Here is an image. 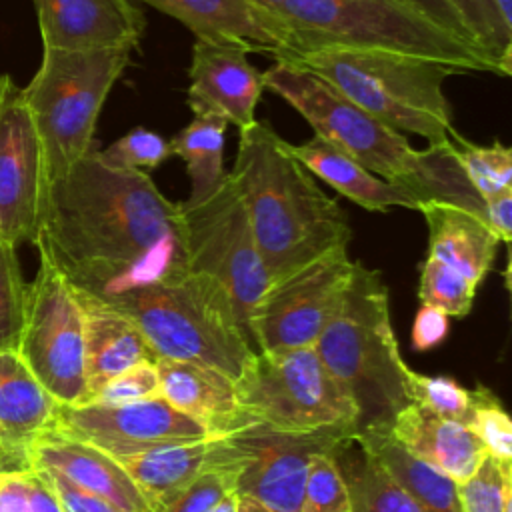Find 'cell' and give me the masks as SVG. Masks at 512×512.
I'll return each mask as SVG.
<instances>
[{
    "label": "cell",
    "instance_id": "1",
    "mask_svg": "<svg viewBox=\"0 0 512 512\" xmlns=\"http://www.w3.org/2000/svg\"><path fill=\"white\" fill-rule=\"evenodd\" d=\"M34 244L78 298L106 306L192 270L180 202L96 146L48 184Z\"/></svg>",
    "mask_w": 512,
    "mask_h": 512
},
{
    "label": "cell",
    "instance_id": "2",
    "mask_svg": "<svg viewBox=\"0 0 512 512\" xmlns=\"http://www.w3.org/2000/svg\"><path fill=\"white\" fill-rule=\"evenodd\" d=\"M238 148L230 174L270 282L348 248L352 226L342 206L292 156L266 122L238 130Z\"/></svg>",
    "mask_w": 512,
    "mask_h": 512
},
{
    "label": "cell",
    "instance_id": "3",
    "mask_svg": "<svg viewBox=\"0 0 512 512\" xmlns=\"http://www.w3.org/2000/svg\"><path fill=\"white\" fill-rule=\"evenodd\" d=\"M286 60L318 50H382L448 64L460 72L500 74L476 44L440 28L406 0H284Z\"/></svg>",
    "mask_w": 512,
    "mask_h": 512
},
{
    "label": "cell",
    "instance_id": "4",
    "mask_svg": "<svg viewBox=\"0 0 512 512\" xmlns=\"http://www.w3.org/2000/svg\"><path fill=\"white\" fill-rule=\"evenodd\" d=\"M322 364L358 410V432L390 426L408 404L404 362L390 320L388 286L380 270L356 262L350 284L314 344Z\"/></svg>",
    "mask_w": 512,
    "mask_h": 512
},
{
    "label": "cell",
    "instance_id": "5",
    "mask_svg": "<svg viewBox=\"0 0 512 512\" xmlns=\"http://www.w3.org/2000/svg\"><path fill=\"white\" fill-rule=\"evenodd\" d=\"M286 60L402 134L444 144L456 132L444 82L464 72L448 64L382 50H318Z\"/></svg>",
    "mask_w": 512,
    "mask_h": 512
},
{
    "label": "cell",
    "instance_id": "6",
    "mask_svg": "<svg viewBox=\"0 0 512 512\" xmlns=\"http://www.w3.org/2000/svg\"><path fill=\"white\" fill-rule=\"evenodd\" d=\"M110 308L138 326L156 358L200 362L236 380L254 356L228 292L208 274L190 270Z\"/></svg>",
    "mask_w": 512,
    "mask_h": 512
},
{
    "label": "cell",
    "instance_id": "7",
    "mask_svg": "<svg viewBox=\"0 0 512 512\" xmlns=\"http://www.w3.org/2000/svg\"><path fill=\"white\" fill-rule=\"evenodd\" d=\"M264 90L280 96L322 138L372 174L406 188L418 208L426 202L432 148L416 150L408 138L382 124L314 72L288 60H274L262 72Z\"/></svg>",
    "mask_w": 512,
    "mask_h": 512
},
{
    "label": "cell",
    "instance_id": "8",
    "mask_svg": "<svg viewBox=\"0 0 512 512\" xmlns=\"http://www.w3.org/2000/svg\"><path fill=\"white\" fill-rule=\"evenodd\" d=\"M132 50L44 48L40 68L22 96L42 144L48 184L94 148L100 110L130 64Z\"/></svg>",
    "mask_w": 512,
    "mask_h": 512
},
{
    "label": "cell",
    "instance_id": "9",
    "mask_svg": "<svg viewBox=\"0 0 512 512\" xmlns=\"http://www.w3.org/2000/svg\"><path fill=\"white\" fill-rule=\"evenodd\" d=\"M240 408L282 432H358V410L314 346L254 352L234 380Z\"/></svg>",
    "mask_w": 512,
    "mask_h": 512
},
{
    "label": "cell",
    "instance_id": "10",
    "mask_svg": "<svg viewBox=\"0 0 512 512\" xmlns=\"http://www.w3.org/2000/svg\"><path fill=\"white\" fill-rule=\"evenodd\" d=\"M180 210L190 268L212 276L224 286L234 314L250 340V318L270 286V276L230 174L210 198L198 204L180 202Z\"/></svg>",
    "mask_w": 512,
    "mask_h": 512
},
{
    "label": "cell",
    "instance_id": "11",
    "mask_svg": "<svg viewBox=\"0 0 512 512\" xmlns=\"http://www.w3.org/2000/svg\"><path fill=\"white\" fill-rule=\"evenodd\" d=\"M16 354L58 404L76 406L86 400L84 314L68 282L44 256L34 280L26 284Z\"/></svg>",
    "mask_w": 512,
    "mask_h": 512
},
{
    "label": "cell",
    "instance_id": "12",
    "mask_svg": "<svg viewBox=\"0 0 512 512\" xmlns=\"http://www.w3.org/2000/svg\"><path fill=\"white\" fill-rule=\"evenodd\" d=\"M348 432H282L250 424L212 440L210 456L234 472V492L274 512H300L310 462L316 454L338 452L352 442Z\"/></svg>",
    "mask_w": 512,
    "mask_h": 512
},
{
    "label": "cell",
    "instance_id": "13",
    "mask_svg": "<svg viewBox=\"0 0 512 512\" xmlns=\"http://www.w3.org/2000/svg\"><path fill=\"white\" fill-rule=\"evenodd\" d=\"M358 260L336 248L270 282L250 318L254 352L314 346L336 312Z\"/></svg>",
    "mask_w": 512,
    "mask_h": 512
},
{
    "label": "cell",
    "instance_id": "14",
    "mask_svg": "<svg viewBox=\"0 0 512 512\" xmlns=\"http://www.w3.org/2000/svg\"><path fill=\"white\" fill-rule=\"evenodd\" d=\"M44 152L12 76H0V238L36 242L46 198Z\"/></svg>",
    "mask_w": 512,
    "mask_h": 512
},
{
    "label": "cell",
    "instance_id": "15",
    "mask_svg": "<svg viewBox=\"0 0 512 512\" xmlns=\"http://www.w3.org/2000/svg\"><path fill=\"white\" fill-rule=\"evenodd\" d=\"M52 426L100 448L112 458L166 444L220 438L162 398L130 404H58Z\"/></svg>",
    "mask_w": 512,
    "mask_h": 512
},
{
    "label": "cell",
    "instance_id": "16",
    "mask_svg": "<svg viewBox=\"0 0 512 512\" xmlns=\"http://www.w3.org/2000/svg\"><path fill=\"white\" fill-rule=\"evenodd\" d=\"M248 50L210 40H194L188 68V106L192 116L216 114L238 130L256 122L264 92L262 72L248 60Z\"/></svg>",
    "mask_w": 512,
    "mask_h": 512
},
{
    "label": "cell",
    "instance_id": "17",
    "mask_svg": "<svg viewBox=\"0 0 512 512\" xmlns=\"http://www.w3.org/2000/svg\"><path fill=\"white\" fill-rule=\"evenodd\" d=\"M44 48H136L146 18L132 0H34Z\"/></svg>",
    "mask_w": 512,
    "mask_h": 512
},
{
    "label": "cell",
    "instance_id": "18",
    "mask_svg": "<svg viewBox=\"0 0 512 512\" xmlns=\"http://www.w3.org/2000/svg\"><path fill=\"white\" fill-rule=\"evenodd\" d=\"M22 458L24 466L52 470L124 512H150L144 496L110 454L52 424L24 446Z\"/></svg>",
    "mask_w": 512,
    "mask_h": 512
},
{
    "label": "cell",
    "instance_id": "19",
    "mask_svg": "<svg viewBox=\"0 0 512 512\" xmlns=\"http://www.w3.org/2000/svg\"><path fill=\"white\" fill-rule=\"evenodd\" d=\"M152 6L184 24L196 40L236 44L248 52L288 50L282 20L250 0H132Z\"/></svg>",
    "mask_w": 512,
    "mask_h": 512
},
{
    "label": "cell",
    "instance_id": "20",
    "mask_svg": "<svg viewBox=\"0 0 512 512\" xmlns=\"http://www.w3.org/2000/svg\"><path fill=\"white\" fill-rule=\"evenodd\" d=\"M160 398L174 410L200 422L210 434L226 436L256 424L238 404L234 380L214 366L188 360H154Z\"/></svg>",
    "mask_w": 512,
    "mask_h": 512
},
{
    "label": "cell",
    "instance_id": "21",
    "mask_svg": "<svg viewBox=\"0 0 512 512\" xmlns=\"http://www.w3.org/2000/svg\"><path fill=\"white\" fill-rule=\"evenodd\" d=\"M392 436L418 460L464 482L484 460L486 450L474 432L428 408L408 402L390 422Z\"/></svg>",
    "mask_w": 512,
    "mask_h": 512
},
{
    "label": "cell",
    "instance_id": "22",
    "mask_svg": "<svg viewBox=\"0 0 512 512\" xmlns=\"http://www.w3.org/2000/svg\"><path fill=\"white\" fill-rule=\"evenodd\" d=\"M76 300L84 314V372L88 400L110 378L138 362H154L156 354L130 318L102 302L78 296Z\"/></svg>",
    "mask_w": 512,
    "mask_h": 512
},
{
    "label": "cell",
    "instance_id": "23",
    "mask_svg": "<svg viewBox=\"0 0 512 512\" xmlns=\"http://www.w3.org/2000/svg\"><path fill=\"white\" fill-rule=\"evenodd\" d=\"M418 210L428 226V256L480 286L500 244L488 224L454 204L426 202Z\"/></svg>",
    "mask_w": 512,
    "mask_h": 512
},
{
    "label": "cell",
    "instance_id": "24",
    "mask_svg": "<svg viewBox=\"0 0 512 512\" xmlns=\"http://www.w3.org/2000/svg\"><path fill=\"white\" fill-rule=\"evenodd\" d=\"M292 156L314 176L336 192L370 212H388L390 208L418 210V200L402 186L388 182L356 160L336 150L318 136L302 144H288Z\"/></svg>",
    "mask_w": 512,
    "mask_h": 512
},
{
    "label": "cell",
    "instance_id": "25",
    "mask_svg": "<svg viewBox=\"0 0 512 512\" xmlns=\"http://www.w3.org/2000/svg\"><path fill=\"white\" fill-rule=\"evenodd\" d=\"M352 440L388 472L422 512H460L456 482L414 458L392 436L390 426L364 428Z\"/></svg>",
    "mask_w": 512,
    "mask_h": 512
},
{
    "label": "cell",
    "instance_id": "26",
    "mask_svg": "<svg viewBox=\"0 0 512 512\" xmlns=\"http://www.w3.org/2000/svg\"><path fill=\"white\" fill-rule=\"evenodd\" d=\"M212 440L166 444L114 460L126 470L150 512H160L178 492H182L208 464Z\"/></svg>",
    "mask_w": 512,
    "mask_h": 512
},
{
    "label": "cell",
    "instance_id": "27",
    "mask_svg": "<svg viewBox=\"0 0 512 512\" xmlns=\"http://www.w3.org/2000/svg\"><path fill=\"white\" fill-rule=\"evenodd\" d=\"M56 406L16 352H0V432L12 452L22 456L24 446L52 424Z\"/></svg>",
    "mask_w": 512,
    "mask_h": 512
},
{
    "label": "cell",
    "instance_id": "28",
    "mask_svg": "<svg viewBox=\"0 0 512 512\" xmlns=\"http://www.w3.org/2000/svg\"><path fill=\"white\" fill-rule=\"evenodd\" d=\"M228 122L216 114L192 116V120L170 138L172 154L178 156L190 178V196L184 204L210 198L228 178L224 170Z\"/></svg>",
    "mask_w": 512,
    "mask_h": 512
},
{
    "label": "cell",
    "instance_id": "29",
    "mask_svg": "<svg viewBox=\"0 0 512 512\" xmlns=\"http://www.w3.org/2000/svg\"><path fill=\"white\" fill-rule=\"evenodd\" d=\"M344 476L352 512H422L388 472L356 442H346L334 454Z\"/></svg>",
    "mask_w": 512,
    "mask_h": 512
},
{
    "label": "cell",
    "instance_id": "30",
    "mask_svg": "<svg viewBox=\"0 0 512 512\" xmlns=\"http://www.w3.org/2000/svg\"><path fill=\"white\" fill-rule=\"evenodd\" d=\"M458 162L474 186V190L488 198L504 188H512V150L500 140L488 146L468 142L458 132L452 136Z\"/></svg>",
    "mask_w": 512,
    "mask_h": 512
},
{
    "label": "cell",
    "instance_id": "31",
    "mask_svg": "<svg viewBox=\"0 0 512 512\" xmlns=\"http://www.w3.org/2000/svg\"><path fill=\"white\" fill-rule=\"evenodd\" d=\"M478 286L454 268L426 256L420 264L418 300L422 306L436 308L448 318H462L472 310Z\"/></svg>",
    "mask_w": 512,
    "mask_h": 512
},
{
    "label": "cell",
    "instance_id": "32",
    "mask_svg": "<svg viewBox=\"0 0 512 512\" xmlns=\"http://www.w3.org/2000/svg\"><path fill=\"white\" fill-rule=\"evenodd\" d=\"M460 512H512V464L484 456L478 468L456 484Z\"/></svg>",
    "mask_w": 512,
    "mask_h": 512
},
{
    "label": "cell",
    "instance_id": "33",
    "mask_svg": "<svg viewBox=\"0 0 512 512\" xmlns=\"http://www.w3.org/2000/svg\"><path fill=\"white\" fill-rule=\"evenodd\" d=\"M474 42L498 64L502 76L512 72V30L502 22L492 0H450Z\"/></svg>",
    "mask_w": 512,
    "mask_h": 512
},
{
    "label": "cell",
    "instance_id": "34",
    "mask_svg": "<svg viewBox=\"0 0 512 512\" xmlns=\"http://www.w3.org/2000/svg\"><path fill=\"white\" fill-rule=\"evenodd\" d=\"M466 426L480 440L488 456L500 464H512V422L490 388L482 384L472 388V408Z\"/></svg>",
    "mask_w": 512,
    "mask_h": 512
},
{
    "label": "cell",
    "instance_id": "35",
    "mask_svg": "<svg viewBox=\"0 0 512 512\" xmlns=\"http://www.w3.org/2000/svg\"><path fill=\"white\" fill-rule=\"evenodd\" d=\"M406 398L408 402L420 404L430 412L468 424L472 408V390L464 388L450 376H426L412 368L406 374Z\"/></svg>",
    "mask_w": 512,
    "mask_h": 512
},
{
    "label": "cell",
    "instance_id": "36",
    "mask_svg": "<svg viewBox=\"0 0 512 512\" xmlns=\"http://www.w3.org/2000/svg\"><path fill=\"white\" fill-rule=\"evenodd\" d=\"M26 282L16 246L0 238V352H16L24 320Z\"/></svg>",
    "mask_w": 512,
    "mask_h": 512
},
{
    "label": "cell",
    "instance_id": "37",
    "mask_svg": "<svg viewBox=\"0 0 512 512\" xmlns=\"http://www.w3.org/2000/svg\"><path fill=\"white\" fill-rule=\"evenodd\" d=\"M100 158L120 170L144 172L158 168L172 154L170 140H166L160 132L150 130L146 126H136L128 130L124 136L114 140L104 150H98Z\"/></svg>",
    "mask_w": 512,
    "mask_h": 512
},
{
    "label": "cell",
    "instance_id": "38",
    "mask_svg": "<svg viewBox=\"0 0 512 512\" xmlns=\"http://www.w3.org/2000/svg\"><path fill=\"white\" fill-rule=\"evenodd\" d=\"M334 454L336 452H322L312 458L300 512H352L348 486Z\"/></svg>",
    "mask_w": 512,
    "mask_h": 512
},
{
    "label": "cell",
    "instance_id": "39",
    "mask_svg": "<svg viewBox=\"0 0 512 512\" xmlns=\"http://www.w3.org/2000/svg\"><path fill=\"white\" fill-rule=\"evenodd\" d=\"M228 492H234V472L230 466L216 462L210 456V464L160 512H210V508Z\"/></svg>",
    "mask_w": 512,
    "mask_h": 512
},
{
    "label": "cell",
    "instance_id": "40",
    "mask_svg": "<svg viewBox=\"0 0 512 512\" xmlns=\"http://www.w3.org/2000/svg\"><path fill=\"white\" fill-rule=\"evenodd\" d=\"M160 398V376L152 360L138 362L110 378L84 404H130Z\"/></svg>",
    "mask_w": 512,
    "mask_h": 512
},
{
    "label": "cell",
    "instance_id": "41",
    "mask_svg": "<svg viewBox=\"0 0 512 512\" xmlns=\"http://www.w3.org/2000/svg\"><path fill=\"white\" fill-rule=\"evenodd\" d=\"M36 470L44 476V480L52 488L62 512H124L122 508L108 502L106 498L96 496V494L72 484L70 480H66L64 476H60L52 470H42V468H36Z\"/></svg>",
    "mask_w": 512,
    "mask_h": 512
},
{
    "label": "cell",
    "instance_id": "42",
    "mask_svg": "<svg viewBox=\"0 0 512 512\" xmlns=\"http://www.w3.org/2000/svg\"><path fill=\"white\" fill-rule=\"evenodd\" d=\"M448 330H450V320L444 312L420 304V310L414 316L412 332H410L414 350L426 352L436 348L438 344L444 342V338L448 336Z\"/></svg>",
    "mask_w": 512,
    "mask_h": 512
},
{
    "label": "cell",
    "instance_id": "43",
    "mask_svg": "<svg viewBox=\"0 0 512 512\" xmlns=\"http://www.w3.org/2000/svg\"><path fill=\"white\" fill-rule=\"evenodd\" d=\"M0 512H34L26 466L0 470Z\"/></svg>",
    "mask_w": 512,
    "mask_h": 512
},
{
    "label": "cell",
    "instance_id": "44",
    "mask_svg": "<svg viewBox=\"0 0 512 512\" xmlns=\"http://www.w3.org/2000/svg\"><path fill=\"white\" fill-rule=\"evenodd\" d=\"M484 220L492 234L500 242H510L512 238V188H504L488 198H484Z\"/></svg>",
    "mask_w": 512,
    "mask_h": 512
},
{
    "label": "cell",
    "instance_id": "45",
    "mask_svg": "<svg viewBox=\"0 0 512 512\" xmlns=\"http://www.w3.org/2000/svg\"><path fill=\"white\" fill-rule=\"evenodd\" d=\"M406 2L412 4L418 12H422L426 18H430L440 28H444V30H448V32H452V34H456V36L476 44L474 38L468 32V28L464 26L462 18L458 16L454 6L450 4V0H406Z\"/></svg>",
    "mask_w": 512,
    "mask_h": 512
},
{
    "label": "cell",
    "instance_id": "46",
    "mask_svg": "<svg viewBox=\"0 0 512 512\" xmlns=\"http://www.w3.org/2000/svg\"><path fill=\"white\" fill-rule=\"evenodd\" d=\"M28 470V484H30V498L34 512H62L52 488L44 480V476L36 470L26 466Z\"/></svg>",
    "mask_w": 512,
    "mask_h": 512
},
{
    "label": "cell",
    "instance_id": "47",
    "mask_svg": "<svg viewBox=\"0 0 512 512\" xmlns=\"http://www.w3.org/2000/svg\"><path fill=\"white\" fill-rule=\"evenodd\" d=\"M236 510H238V494L236 492H228L210 508V512H236Z\"/></svg>",
    "mask_w": 512,
    "mask_h": 512
},
{
    "label": "cell",
    "instance_id": "48",
    "mask_svg": "<svg viewBox=\"0 0 512 512\" xmlns=\"http://www.w3.org/2000/svg\"><path fill=\"white\" fill-rule=\"evenodd\" d=\"M236 512H274V510L266 508L264 504L256 502V500L250 498V496H240V494H238V510H236Z\"/></svg>",
    "mask_w": 512,
    "mask_h": 512
},
{
    "label": "cell",
    "instance_id": "49",
    "mask_svg": "<svg viewBox=\"0 0 512 512\" xmlns=\"http://www.w3.org/2000/svg\"><path fill=\"white\" fill-rule=\"evenodd\" d=\"M10 464H16L18 468H24L22 456H18V454L10 452L8 448L0 446V466H2V468H14V466H10Z\"/></svg>",
    "mask_w": 512,
    "mask_h": 512
},
{
    "label": "cell",
    "instance_id": "50",
    "mask_svg": "<svg viewBox=\"0 0 512 512\" xmlns=\"http://www.w3.org/2000/svg\"><path fill=\"white\" fill-rule=\"evenodd\" d=\"M498 8V14L502 22L512 30V0H492Z\"/></svg>",
    "mask_w": 512,
    "mask_h": 512
},
{
    "label": "cell",
    "instance_id": "51",
    "mask_svg": "<svg viewBox=\"0 0 512 512\" xmlns=\"http://www.w3.org/2000/svg\"><path fill=\"white\" fill-rule=\"evenodd\" d=\"M250 2H254V4H256V6H260L262 10H266V12L274 14V16H278L284 0H250ZM278 18H280V16H278Z\"/></svg>",
    "mask_w": 512,
    "mask_h": 512
},
{
    "label": "cell",
    "instance_id": "52",
    "mask_svg": "<svg viewBox=\"0 0 512 512\" xmlns=\"http://www.w3.org/2000/svg\"><path fill=\"white\" fill-rule=\"evenodd\" d=\"M0 446H4V448H8V446H6V444H4V438H2V432H0ZM8 450H10V448H8ZM10 452H12V450H10ZM14 454H16V452H14ZM18 456H20V454H18Z\"/></svg>",
    "mask_w": 512,
    "mask_h": 512
},
{
    "label": "cell",
    "instance_id": "53",
    "mask_svg": "<svg viewBox=\"0 0 512 512\" xmlns=\"http://www.w3.org/2000/svg\"><path fill=\"white\" fill-rule=\"evenodd\" d=\"M0 470H2V466H0Z\"/></svg>",
    "mask_w": 512,
    "mask_h": 512
}]
</instances>
